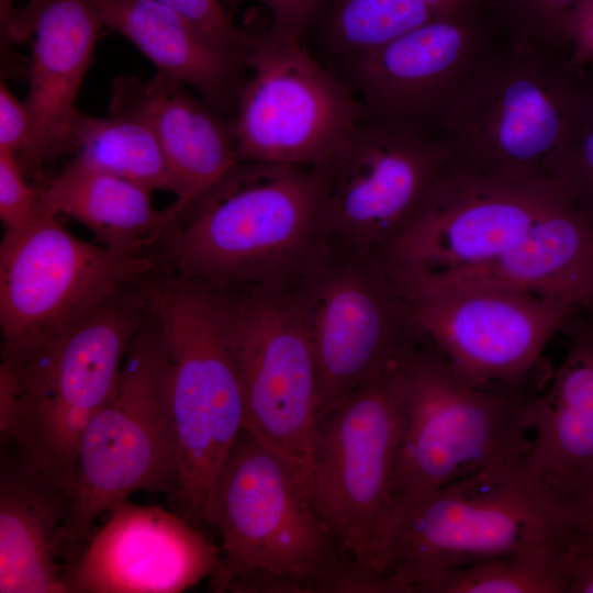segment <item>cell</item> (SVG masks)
Returning <instances> with one entry per match:
<instances>
[{
    "mask_svg": "<svg viewBox=\"0 0 593 593\" xmlns=\"http://www.w3.org/2000/svg\"><path fill=\"white\" fill-rule=\"evenodd\" d=\"M427 593H560L537 542L505 556L450 570Z\"/></svg>",
    "mask_w": 593,
    "mask_h": 593,
    "instance_id": "29",
    "label": "cell"
},
{
    "mask_svg": "<svg viewBox=\"0 0 593 593\" xmlns=\"http://www.w3.org/2000/svg\"><path fill=\"white\" fill-rule=\"evenodd\" d=\"M103 26L132 42L167 76L222 114L235 112L247 68L190 21L155 0H91Z\"/></svg>",
    "mask_w": 593,
    "mask_h": 593,
    "instance_id": "24",
    "label": "cell"
},
{
    "mask_svg": "<svg viewBox=\"0 0 593 593\" xmlns=\"http://www.w3.org/2000/svg\"><path fill=\"white\" fill-rule=\"evenodd\" d=\"M25 177L16 155L0 149V219L4 233L25 228L46 211L38 187Z\"/></svg>",
    "mask_w": 593,
    "mask_h": 593,
    "instance_id": "33",
    "label": "cell"
},
{
    "mask_svg": "<svg viewBox=\"0 0 593 593\" xmlns=\"http://www.w3.org/2000/svg\"><path fill=\"white\" fill-rule=\"evenodd\" d=\"M589 315L593 316V313H592V314H589Z\"/></svg>",
    "mask_w": 593,
    "mask_h": 593,
    "instance_id": "39",
    "label": "cell"
},
{
    "mask_svg": "<svg viewBox=\"0 0 593 593\" xmlns=\"http://www.w3.org/2000/svg\"><path fill=\"white\" fill-rule=\"evenodd\" d=\"M494 0H321L305 35L315 34L332 71L435 19ZM304 35V36H305Z\"/></svg>",
    "mask_w": 593,
    "mask_h": 593,
    "instance_id": "26",
    "label": "cell"
},
{
    "mask_svg": "<svg viewBox=\"0 0 593 593\" xmlns=\"http://www.w3.org/2000/svg\"><path fill=\"white\" fill-rule=\"evenodd\" d=\"M563 195L448 166L419 211L378 256L399 288L484 264L522 239Z\"/></svg>",
    "mask_w": 593,
    "mask_h": 593,
    "instance_id": "15",
    "label": "cell"
},
{
    "mask_svg": "<svg viewBox=\"0 0 593 593\" xmlns=\"http://www.w3.org/2000/svg\"><path fill=\"white\" fill-rule=\"evenodd\" d=\"M180 13L213 44L248 70L257 33L237 26L225 11L223 0H155Z\"/></svg>",
    "mask_w": 593,
    "mask_h": 593,
    "instance_id": "32",
    "label": "cell"
},
{
    "mask_svg": "<svg viewBox=\"0 0 593 593\" xmlns=\"http://www.w3.org/2000/svg\"><path fill=\"white\" fill-rule=\"evenodd\" d=\"M270 13L268 29L304 40L321 0H257Z\"/></svg>",
    "mask_w": 593,
    "mask_h": 593,
    "instance_id": "35",
    "label": "cell"
},
{
    "mask_svg": "<svg viewBox=\"0 0 593 593\" xmlns=\"http://www.w3.org/2000/svg\"><path fill=\"white\" fill-rule=\"evenodd\" d=\"M507 27L569 57L568 31L581 0H494Z\"/></svg>",
    "mask_w": 593,
    "mask_h": 593,
    "instance_id": "31",
    "label": "cell"
},
{
    "mask_svg": "<svg viewBox=\"0 0 593 593\" xmlns=\"http://www.w3.org/2000/svg\"><path fill=\"white\" fill-rule=\"evenodd\" d=\"M101 18L91 0H30L13 10L5 37L34 36L30 64V144L19 161L26 177L40 176L51 158L68 152L75 101L90 66Z\"/></svg>",
    "mask_w": 593,
    "mask_h": 593,
    "instance_id": "19",
    "label": "cell"
},
{
    "mask_svg": "<svg viewBox=\"0 0 593 593\" xmlns=\"http://www.w3.org/2000/svg\"><path fill=\"white\" fill-rule=\"evenodd\" d=\"M504 29L502 12L491 1L417 26L345 64L336 75L365 112L432 126Z\"/></svg>",
    "mask_w": 593,
    "mask_h": 593,
    "instance_id": "16",
    "label": "cell"
},
{
    "mask_svg": "<svg viewBox=\"0 0 593 593\" xmlns=\"http://www.w3.org/2000/svg\"><path fill=\"white\" fill-rule=\"evenodd\" d=\"M178 474L171 362L155 306L128 347L113 393L82 436L72 508L57 541L59 558L72 556L94 521L131 495L170 496Z\"/></svg>",
    "mask_w": 593,
    "mask_h": 593,
    "instance_id": "6",
    "label": "cell"
},
{
    "mask_svg": "<svg viewBox=\"0 0 593 593\" xmlns=\"http://www.w3.org/2000/svg\"><path fill=\"white\" fill-rule=\"evenodd\" d=\"M580 70L568 56L507 29L432 123L449 152V166L552 181Z\"/></svg>",
    "mask_w": 593,
    "mask_h": 593,
    "instance_id": "4",
    "label": "cell"
},
{
    "mask_svg": "<svg viewBox=\"0 0 593 593\" xmlns=\"http://www.w3.org/2000/svg\"><path fill=\"white\" fill-rule=\"evenodd\" d=\"M110 111L139 116L154 130L175 195L166 208L169 225L237 163L233 118L167 76L118 78Z\"/></svg>",
    "mask_w": 593,
    "mask_h": 593,
    "instance_id": "21",
    "label": "cell"
},
{
    "mask_svg": "<svg viewBox=\"0 0 593 593\" xmlns=\"http://www.w3.org/2000/svg\"><path fill=\"white\" fill-rule=\"evenodd\" d=\"M552 497L532 481L523 457L459 479L396 513L387 593H427L450 570L532 546Z\"/></svg>",
    "mask_w": 593,
    "mask_h": 593,
    "instance_id": "9",
    "label": "cell"
},
{
    "mask_svg": "<svg viewBox=\"0 0 593 593\" xmlns=\"http://www.w3.org/2000/svg\"><path fill=\"white\" fill-rule=\"evenodd\" d=\"M314 166L237 161L163 232L168 271L212 287L282 282L321 246Z\"/></svg>",
    "mask_w": 593,
    "mask_h": 593,
    "instance_id": "2",
    "label": "cell"
},
{
    "mask_svg": "<svg viewBox=\"0 0 593 593\" xmlns=\"http://www.w3.org/2000/svg\"><path fill=\"white\" fill-rule=\"evenodd\" d=\"M563 497L578 502L593 514V472L577 482Z\"/></svg>",
    "mask_w": 593,
    "mask_h": 593,
    "instance_id": "37",
    "label": "cell"
},
{
    "mask_svg": "<svg viewBox=\"0 0 593 593\" xmlns=\"http://www.w3.org/2000/svg\"><path fill=\"white\" fill-rule=\"evenodd\" d=\"M156 314L171 362V400L179 474L170 508L195 526L245 419L239 376L211 288L194 278L164 277Z\"/></svg>",
    "mask_w": 593,
    "mask_h": 593,
    "instance_id": "8",
    "label": "cell"
},
{
    "mask_svg": "<svg viewBox=\"0 0 593 593\" xmlns=\"http://www.w3.org/2000/svg\"><path fill=\"white\" fill-rule=\"evenodd\" d=\"M72 496L1 444L0 593H66L58 536Z\"/></svg>",
    "mask_w": 593,
    "mask_h": 593,
    "instance_id": "23",
    "label": "cell"
},
{
    "mask_svg": "<svg viewBox=\"0 0 593 593\" xmlns=\"http://www.w3.org/2000/svg\"><path fill=\"white\" fill-rule=\"evenodd\" d=\"M15 0H0V21H1V29L5 26L8 23V20L12 13L13 9V2Z\"/></svg>",
    "mask_w": 593,
    "mask_h": 593,
    "instance_id": "38",
    "label": "cell"
},
{
    "mask_svg": "<svg viewBox=\"0 0 593 593\" xmlns=\"http://www.w3.org/2000/svg\"><path fill=\"white\" fill-rule=\"evenodd\" d=\"M552 181L593 221V70H580L570 121Z\"/></svg>",
    "mask_w": 593,
    "mask_h": 593,
    "instance_id": "30",
    "label": "cell"
},
{
    "mask_svg": "<svg viewBox=\"0 0 593 593\" xmlns=\"http://www.w3.org/2000/svg\"><path fill=\"white\" fill-rule=\"evenodd\" d=\"M402 358V357H401ZM400 360L318 415L312 495L345 555L384 578L403 424Z\"/></svg>",
    "mask_w": 593,
    "mask_h": 593,
    "instance_id": "10",
    "label": "cell"
},
{
    "mask_svg": "<svg viewBox=\"0 0 593 593\" xmlns=\"http://www.w3.org/2000/svg\"><path fill=\"white\" fill-rule=\"evenodd\" d=\"M164 275L130 283L60 334L1 349L0 438L74 495L89 423L116 385L128 347L155 311Z\"/></svg>",
    "mask_w": 593,
    "mask_h": 593,
    "instance_id": "1",
    "label": "cell"
},
{
    "mask_svg": "<svg viewBox=\"0 0 593 593\" xmlns=\"http://www.w3.org/2000/svg\"><path fill=\"white\" fill-rule=\"evenodd\" d=\"M163 267L155 249L131 253L83 240L46 210L25 228L4 233L0 244L1 349L60 334Z\"/></svg>",
    "mask_w": 593,
    "mask_h": 593,
    "instance_id": "13",
    "label": "cell"
},
{
    "mask_svg": "<svg viewBox=\"0 0 593 593\" xmlns=\"http://www.w3.org/2000/svg\"><path fill=\"white\" fill-rule=\"evenodd\" d=\"M570 342L548 387L530 401V445L524 467L549 495L563 497L593 472V316L577 313Z\"/></svg>",
    "mask_w": 593,
    "mask_h": 593,
    "instance_id": "22",
    "label": "cell"
},
{
    "mask_svg": "<svg viewBox=\"0 0 593 593\" xmlns=\"http://www.w3.org/2000/svg\"><path fill=\"white\" fill-rule=\"evenodd\" d=\"M449 161L430 126L363 111L316 167L321 244L379 256L419 211Z\"/></svg>",
    "mask_w": 593,
    "mask_h": 593,
    "instance_id": "12",
    "label": "cell"
},
{
    "mask_svg": "<svg viewBox=\"0 0 593 593\" xmlns=\"http://www.w3.org/2000/svg\"><path fill=\"white\" fill-rule=\"evenodd\" d=\"M32 122L25 102L20 101L2 81L0 85V149L21 157L26 150Z\"/></svg>",
    "mask_w": 593,
    "mask_h": 593,
    "instance_id": "34",
    "label": "cell"
},
{
    "mask_svg": "<svg viewBox=\"0 0 593 593\" xmlns=\"http://www.w3.org/2000/svg\"><path fill=\"white\" fill-rule=\"evenodd\" d=\"M539 546L560 593H593V514L589 510L555 496Z\"/></svg>",
    "mask_w": 593,
    "mask_h": 593,
    "instance_id": "28",
    "label": "cell"
},
{
    "mask_svg": "<svg viewBox=\"0 0 593 593\" xmlns=\"http://www.w3.org/2000/svg\"><path fill=\"white\" fill-rule=\"evenodd\" d=\"M221 538L213 592H329L348 558L288 465L242 428L204 510Z\"/></svg>",
    "mask_w": 593,
    "mask_h": 593,
    "instance_id": "3",
    "label": "cell"
},
{
    "mask_svg": "<svg viewBox=\"0 0 593 593\" xmlns=\"http://www.w3.org/2000/svg\"><path fill=\"white\" fill-rule=\"evenodd\" d=\"M68 152L150 192H171L158 138L152 126L134 114L110 111L108 118H97L77 111Z\"/></svg>",
    "mask_w": 593,
    "mask_h": 593,
    "instance_id": "27",
    "label": "cell"
},
{
    "mask_svg": "<svg viewBox=\"0 0 593 593\" xmlns=\"http://www.w3.org/2000/svg\"><path fill=\"white\" fill-rule=\"evenodd\" d=\"M209 287L244 392L243 428L312 495L318 380L299 301L288 280Z\"/></svg>",
    "mask_w": 593,
    "mask_h": 593,
    "instance_id": "7",
    "label": "cell"
},
{
    "mask_svg": "<svg viewBox=\"0 0 593 593\" xmlns=\"http://www.w3.org/2000/svg\"><path fill=\"white\" fill-rule=\"evenodd\" d=\"M399 368L403 424L392 517L449 483L525 456L534 394L521 384L467 381L422 334Z\"/></svg>",
    "mask_w": 593,
    "mask_h": 593,
    "instance_id": "5",
    "label": "cell"
},
{
    "mask_svg": "<svg viewBox=\"0 0 593 593\" xmlns=\"http://www.w3.org/2000/svg\"><path fill=\"white\" fill-rule=\"evenodd\" d=\"M465 289L547 295L593 313V221L563 194L527 232L495 258L401 288L416 296Z\"/></svg>",
    "mask_w": 593,
    "mask_h": 593,
    "instance_id": "20",
    "label": "cell"
},
{
    "mask_svg": "<svg viewBox=\"0 0 593 593\" xmlns=\"http://www.w3.org/2000/svg\"><path fill=\"white\" fill-rule=\"evenodd\" d=\"M568 45L573 67H593V0L579 2L569 26Z\"/></svg>",
    "mask_w": 593,
    "mask_h": 593,
    "instance_id": "36",
    "label": "cell"
},
{
    "mask_svg": "<svg viewBox=\"0 0 593 593\" xmlns=\"http://www.w3.org/2000/svg\"><path fill=\"white\" fill-rule=\"evenodd\" d=\"M421 334L473 384H522L580 311L540 294L465 289L409 300Z\"/></svg>",
    "mask_w": 593,
    "mask_h": 593,
    "instance_id": "17",
    "label": "cell"
},
{
    "mask_svg": "<svg viewBox=\"0 0 593 593\" xmlns=\"http://www.w3.org/2000/svg\"><path fill=\"white\" fill-rule=\"evenodd\" d=\"M63 563L66 593H180L220 563V547L174 510L128 499Z\"/></svg>",
    "mask_w": 593,
    "mask_h": 593,
    "instance_id": "18",
    "label": "cell"
},
{
    "mask_svg": "<svg viewBox=\"0 0 593 593\" xmlns=\"http://www.w3.org/2000/svg\"><path fill=\"white\" fill-rule=\"evenodd\" d=\"M233 126L237 161L317 167L347 138L363 110L304 40L257 33Z\"/></svg>",
    "mask_w": 593,
    "mask_h": 593,
    "instance_id": "14",
    "label": "cell"
},
{
    "mask_svg": "<svg viewBox=\"0 0 593 593\" xmlns=\"http://www.w3.org/2000/svg\"><path fill=\"white\" fill-rule=\"evenodd\" d=\"M289 283L313 346L317 417L421 338L410 301L378 256L321 244Z\"/></svg>",
    "mask_w": 593,
    "mask_h": 593,
    "instance_id": "11",
    "label": "cell"
},
{
    "mask_svg": "<svg viewBox=\"0 0 593 593\" xmlns=\"http://www.w3.org/2000/svg\"><path fill=\"white\" fill-rule=\"evenodd\" d=\"M38 192L46 210L77 220L118 250H153L169 225L167 210L153 206L150 191L77 157Z\"/></svg>",
    "mask_w": 593,
    "mask_h": 593,
    "instance_id": "25",
    "label": "cell"
}]
</instances>
